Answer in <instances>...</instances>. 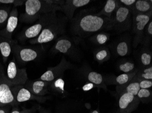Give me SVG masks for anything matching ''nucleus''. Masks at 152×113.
Instances as JSON below:
<instances>
[{
	"label": "nucleus",
	"instance_id": "obj_31",
	"mask_svg": "<svg viewBox=\"0 0 152 113\" xmlns=\"http://www.w3.org/2000/svg\"><path fill=\"white\" fill-rule=\"evenodd\" d=\"M137 96L140 101L147 103L152 101V92L150 89H140Z\"/></svg>",
	"mask_w": 152,
	"mask_h": 113
},
{
	"label": "nucleus",
	"instance_id": "obj_34",
	"mask_svg": "<svg viewBox=\"0 0 152 113\" xmlns=\"http://www.w3.org/2000/svg\"><path fill=\"white\" fill-rule=\"evenodd\" d=\"M24 1H17V0H0V4H13L15 7L22 6Z\"/></svg>",
	"mask_w": 152,
	"mask_h": 113
},
{
	"label": "nucleus",
	"instance_id": "obj_5",
	"mask_svg": "<svg viewBox=\"0 0 152 113\" xmlns=\"http://www.w3.org/2000/svg\"><path fill=\"white\" fill-rule=\"evenodd\" d=\"M111 20L112 30L118 33L130 30L132 25L131 13L119 3L118 7L112 15Z\"/></svg>",
	"mask_w": 152,
	"mask_h": 113
},
{
	"label": "nucleus",
	"instance_id": "obj_28",
	"mask_svg": "<svg viewBox=\"0 0 152 113\" xmlns=\"http://www.w3.org/2000/svg\"><path fill=\"white\" fill-rule=\"evenodd\" d=\"M152 38V20L147 24L143 32V37L142 41V45L145 47L148 46L150 44Z\"/></svg>",
	"mask_w": 152,
	"mask_h": 113
},
{
	"label": "nucleus",
	"instance_id": "obj_3",
	"mask_svg": "<svg viewBox=\"0 0 152 113\" xmlns=\"http://www.w3.org/2000/svg\"><path fill=\"white\" fill-rule=\"evenodd\" d=\"M67 20L66 16L58 17L57 20L46 26L38 36L30 40L29 42L31 45H36L48 43L56 40L65 33Z\"/></svg>",
	"mask_w": 152,
	"mask_h": 113
},
{
	"label": "nucleus",
	"instance_id": "obj_21",
	"mask_svg": "<svg viewBox=\"0 0 152 113\" xmlns=\"http://www.w3.org/2000/svg\"><path fill=\"white\" fill-rule=\"evenodd\" d=\"M118 1L107 0L101 11L96 14L98 16H104L111 20L112 15L118 7Z\"/></svg>",
	"mask_w": 152,
	"mask_h": 113
},
{
	"label": "nucleus",
	"instance_id": "obj_8",
	"mask_svg": "<svg viewBox=\"0 0 152 113\" xmlns=\"http://www.w3.org/2000/svg\"><path fill=\"white\" fill-rule=\"evenodd\" d=\"M7 76L8 81L11 84L15 85H24L28 78L26 69L19 68L14 59L8 64L7 69Z\"/></svg>",
	"mask_w": 152,
	"mask_h": 113
},
{
	"label": "nucleus",
	"instance_id": "obj_13",
	"mask_svg": "<svg viewBox=\"0 0 152 113\" xmlns=\"http://www.w3.org/2000/svg\"><path fill=\"white\" fill-rule=\"evenodd\" d=\"M18 9L15 7L13 8L10 12L6 28L3 31H0V35L11 39L13 32L18 26Z\"/></svg>",
	"mask_w": 152,
	"mask_h": 113
},
{
	"label": "nucleus",
	"instance_id": "obj_24",
	"mask_svg": "<svg viewBox=\"0 0 152 113\" xmlns=\"http://www.w3.org/2000/svg\"><path fill=\"white\" fill-rule=\"evenodd\" d=\"M152 52L148 49H144L140 53L139 62L141 68L152 66Z\"/></svg>",
	"mask_w": 152,
	"mask_h": 113
},
{
	"label": "nucleus",
	"instance_id": "obj_22",
	"mask_svg": "<svg viewBox=\"0 0 152 113\" xmlns=\"http://www.w3.org/2000/svg\"><path fill=\"white\" fill-rule=\"evenodd\" d=\"M141 80H152V66L139 69L131 80L138 82L139 81Z\"/></svg>",
	"mask_w": 152,
	"mask_h": 113
},
{
	"label": "nucleus",
	"instance_id": "obj_35",
	"mask_svg": "<svg viewBox=\"0 0 152 113\" xmlns=\"http://www.w3.org/2000/svg\"><path fill=\"white\" fill-rule=\"evenodd\" d=\"M136 1V0H119V1H118L119 4L128 8L129 11Z\"/></svg>",
	"mask_w": 152,
	"mask_h": 113
},
{
	"label": "nucleus",
	"instance_id": "obj_15",
	"mask_svg": "<svg viewBox=\"0 0 152 113\" xmlns=\"http://www.w3.org/2000/svg\"><path fill=\"white\" fill-rule=\"evenodd\" d=\"M50 82L38 80L27 86V88L31 94L36 96H44L49 93Z\"/></svg>",
	"mask_w": 152,
	"mask_h": 113
},
{
	"label": "nucleus",
	"instance_id": "obj_30",
	"mask_svg": "<svg viewBox=\"0 0 152 113\" xmlns=\"http://www.w3.org/2000/svg\"><path fill=\"white\" fill-rule=\"evenodd\" d=\"M110 35L104 32H101L94 35L91 37V41L97 45H104L109 40Z\"/></svg>",
	"mask_w": 152,
	"mask_h": 113
},
{
	"label": "nucleus",
	"instance_id": "obj_27",
	"mask_svg": "<svg viewBox=\"0 0 152 113\" xmlns=\"http://www.w3.org/2000/svg\"><path fill=\"white\" fill-rule=\"evenodd\" d=\"M64 81L61 77L58 78L50 82L49 90H51L54 92L64 94L65 93Z\"/></svg>",
	"mask_w": 152,
	"mask_h": 113
},
{
	"label": "nucleus",
	"instance_id": "obj_40",
	"mask_svg": "<svg viewBox=\"0 0 152 113\" xmlns=\"http://www.w3.org/2000/svg\"><path fill=\"white\" fill-rule=\"evenodd\" d=\"M117 113H119V111H118V112H117Z\"/></svg>",
	"mask_w": 152,
	"mask_h": 113
},
{
	"label": "nucleus",
	"instance_id": "obj_26",
	"mask_svg": "<svg viewBox=\"0 0 152 113\" xmlns=\"http://www.w3.org/2000/svg\"><path fill=\"white\" fill-rule=\"evenodd\" d=\"M118 68L124 73H131L138 70L134 62L130 60H124L118 63Z\"/></svg>",
	"mask_w": 152,
	"mask_h": 113
},
{
	"label": "nucleus",
	"instance_id": "obj_36",
	"mask_svg": "<svg viewBox=\"0 0 152 113\" xmlns=\"http://www.w3.org/2000/svg\"><path fill=\"white\" fill-rule=\"evenodd\" d=\"M96 87L95 86L93 83L91 82H88L85 84V85L83 86L82 87V89L84 91H88L93 89L94 87Z\"/></svg>",
	"mask_w": 152,
	"mask_h": 113
},
{
	"label": "nucleus",
	"instance_id": "obj_17",
	"mask_svg": "<svg viewBox=\"0 0 152 113\" xmlns=\"http://www.w3.org/2000/svg\"><path fill=\"white\" fill-rule=\"evenodd\" d=\"M131 14H147L152 12V0H137L130 10Z\"/></svg>",
	"mask_w": 152,
	"mask_h": 113
},
{
	"label": "nucleus",
	"instance_id": "obj_33",
	"mask_svg": "<svg viewBox=\"0 0 152 113\" xmlns=\"http://www.w3.org/2000/svg\"><path fill=\"white\" fill-rule=\"evenodd\" d=\"M140 89H150L152 87V80H141L138 81Z\"/></svg>",
	"mask_w": 152,
	"mask_h": 113
},
{
	"label": "nucleus",
	"instance_id": "obj_1",
	"mask_svg": "<svg viewBox=\"0 0 152 113\" xmlns=\"http://www.w3.org/2000/svg\"><path fill=\"white\" fill-rule=\"evenodd\" d=\"M71 22L70 31L76 44L97 32L112 30L111 20L89 10H82Z\"/></svg>",
	"mask_w": 152,
	"mask_h": 113
},
{
	"label": "nucleus",
	"instance_id": "obj_20",
	"mask_svg": "<svg viewBox=\"0 0 152 113\" xmlns=\"http://www.w3.org/2000/svg\"><path fill=\"white\" fill-rule=\"evenodd\" d=\"M85 75L88 81L93 83L96 87L102 88L107 91V85L105 83L103 76L101 74L93 71H89L86 72Z\"/></svg>",
	"mask_w": 152,
	"mask_h": 113
},
{
	"label": "nucleus",
	"instance_id": "obj_23",
	"mask_svg": "<svg viewBox=\"0 0 152 113\" xmlns=\"http://www.w3.org/2000/svg\"><path fill=\"white\" fill-rule=\"evenodd\" d=\"M95 60L99 63H103L109 60L110 53L107 47H102L97 48L94 52Z\"/></svg>",
	"mask_w": 152,
	"mask_h": 113
},
{
	"label": "nucleus",
	"instance_id": "obj_2",
	"mask_svg": "<svg viewBox=\"0 0 152 113\" xmlns=\"http://www.w3.org/2000/svg\"><path fill=\"white\" fill-rule=\"evenodd\" d=\"M60 10V7L54 3L53 0H27L25 1V12L20 15V19L23 22L31 24L42 14Z\"/></svg>",
	"mask_w": 152,
	"mask_h": 113
},
{
	"label": "nucleus",
	"instance_id": "obj_38",
	"mask_svg": "<svg viewBox=\"0 0 152 113\" xmlns=\"http://www.w3.org/2000/svg\"><path fill=\"white\" fill-rule=\"evenodd\" d=\"M11 113H22L21 112L19 111L18 110H14L11 112Z\"/></svg>",
	"mask_w": 152,
	"mask_h": 113
},
{
	"label": "nucleus",
	"instance_id": "obj_39",
	"mask_svg": "<svg viewBox=\"0 0 152 113\" xmlns=\"http://www.w3.org/2000/svg\"><path fill=\"white\" fill-rule=\"evenodd\" d=\"M90 113H100L99 111L98 110H94L92 111V112H90Z\"/></svg>",
	"mask_w": 152,
	"mask_h": 113
},
{
	"label": "nucleus",
	"instance_id": "obj_18",
	"mask_svg": "<svg viewBox=\"0 0 152 113\" xmlns=\"http://www.w3.org/2000/svg\"><path fill=\"white\" fill-rule=\"evenodd\" d=\"M16 103L26 101L32 98V94L28 89L21 85L11 89Z\"/></svg>",
	"mask_w": 152,
	"mask_h": 113
},
{
	"label": "nucleus",
	"instance_id": "obj_7",
	"mask_svg": "<svg viewBox=\"0 0 152 113\" xmlns=\"http://www.w3.org/2000/svg\"><path fill=\"white\" fill-rule=\"evenodd\" d=\"M133 32L134 35L133 47L136 48L141 44L143 32L147 24L152 19V12L147 14H133Z\"/></svg>",
	"mask_w": 152,
	"mask_h": 113
},
{
	"label": "nucleus",
	"instance_id": "obj_12",
	"mask_svg": "<svg viewBox=\"0 0 152 113\" xmlns=\"http://www.w3.org/2000/svg\"><path fill=\"white\" fill-rule=\"evenodd\" d=\"M13 48L16 57L21 63L33 61L38 57V52L33 48H23L17 45H14Z\"/></svg>",
	"mask_w": 152,
	"mask_h": 113
},
{
	"label": "nucleus",
	"instance_id": "obj_10",
	"mask_svg": "<svg viewBox=\"0 0 152 113\" xmlns=\"http://www.w3.org/2000/svg\"><path fill=\"white\" fill-rule=\"evenodd\" d=\"M140 101L137 96L129 93L119 95L118 107L120 113H131L139 107Z\"/></svg>",
	"mask_w": 152,
	"mask_h": 113
},
{
	"label": "nucleus",
	"instance_id": "obj_11",
	"mask_svg": "<svg viewBox=\"0 0 152 113\" xmlns=\"http://www.w3.org/2000/svg\"><path fill=\"white\" fill-rule=\"evenodd\" d=\"M91 1L90 0H66L64 5L61 6L60 11L65 14L67 19L71 22L77 9L86 6Z\"/></svg>",
	"mask_w": 152,
	"mask_h": 113
},
{
	"label": "nucleus",
	"instance_id": "obj_4",
	"mask_svg": "<svg viewBox=\"0 0 152 113\" xmlns=\"http://www.w3.org/2000/svg\"><path fill=\"white\" fill-rule=\"evenodd\" d=\"M58 18L56 12L42 14L35 24L27 28L20 34L19 39L23 42L28 39L36 38L46 26L55 22Z\"/></svg>",
	"mask_w": 152,
	"mask_h": 113
},
{
	"label": "nucleus",
	"instance_id": "obj_29",
	"mask_svg": "<svg viewBox=\"0 0 152 113\" xmlns=\"http://www.w3.org/2000/svg\"><path fill=\"white\" fill-rule=\"evenodd\" d=\"M0 42V51L4 62H6L12 52V47L9 41L4 40Z\"/></svg>",
	"mask_w": 152,
	"mask_h": 113
},
{
	"label": "nucleus",
	"instance_id": "obj_9",
	"mask_svg": "<svg viewBox=\"0 0 152 113\" xmlns=\"http://www.w3.org/2000/svg\"><path fill=\"white\" fill-rule=\"evenodd\" d=\"M72 66L63 56L61 61L57 66L49 68L45 73L41 76L39 79L51 82L59 77H61L65 71L71 68Z\"/></svg>",
	"mask_w": 152,
	"mask_h": 113
},
{
	"label": "nucleus",
	"instance_id": "obj_37",
	"mask_svg": "<svg viewBox=\"0 0 152 113\" xmlns=\"http://www.w3.org/2000/svg\"><path fill=\"white\" fill-rule=\"evenodd\" d=\"M0 113H7V112L4 109L0 108Z\"/></svg>",
	"mask_w": 152,
	"mask_h": 113
},
{
	"label": "nucleus",
	"instance_id": "obj_14",
	"mask_svg": "<svg viewBox=\"0 0 152 113\" xmlns=\"http://www.w3.org/2000/svg\"><path fill=\"white\" fill-rule=\"evenodd\" d=\"M138 70L136 71L134 73H123L118 76L112 75L103 77L105 83L106 85H115L117 86L124 85V84H127L128 82H129L133 78V77L135 75Z\"/></svg>",
	"mask_w": 152,
	"mask_h": 113
},
{
	"label": "nucleus",
	"instance_id": "obj_32",
	"mask_svg": "<svg viewBox=\"0 0 152 113\" xmlns=\"http://www.w3.org/2000/svg\"><path fill=\"white\" fill-rule=\"evenodd\" d=\"M9 17V12L7 9H0V24H5Z\"/></svg>",
	"mask_w": 152,
	"mask_h": 113
},
{
	"label": "nucleus",
	"instance_id": "obj_16",
	"mask_svg": "<svg viewBox=\"0 0 152 113\" xmlns=\"http://www.w3.org/2000/svg\"><path fill=\"white\" fill-rule=\"evenodd\" d=\"M16 103L13 94L9 85L6 83L0 84V107L7 104Z\"/></svg>",
	"mask_w": 152,
	"mask_h": 113
},
{
	"label": "nucleus",
	"instance_id": "obj_19",
	"mask_svg": "<svg viewBox=\"0 0 152 113\" xmlns=\"http://www.w3.org/2000/svg\"><path fill=\"white\" fill-rule=\"evenodd\" d=\"M140 89L139 82L132 80L124 85L117 86L116 87V91L119 95L123 93H129L136 96Z\"/></svg>",
	"mask_w": 152,
	"mask_h": 113
},
{
	"label": "nucleus",
	"instance_id": "obj_6",
	"mask_svg": "<svg viewBox=\"0 0 152 113\" xmlns=\"http://www.w3.org/2000/svg\"><path fill=\"white\" fill-rule=\"evenodd\" d=\"M50 52L53 54L63 53L74 59H79L81 56L76 42L66 36L58 37L56 39Z\"/></svg>",
	"mask_w": 152,
	"mask_h": 113
},
{
	"label": "nucleus",
	"instance_id": "obj_25",
	"mask_svg": "<svg viewBox=\"0 0 152 113\" xmlns=\"http://www.w3.org/2000/svg\"><path fill=\"white\" fill-rule=\"evenodd\" d=\"M115 50L118 56L124 57L129 55L130 53L129 41L124 40L119 41L116 45Z\"/></svg>",
	"mask_w": 152,
	"mask_h": 113
}]
</instances>
